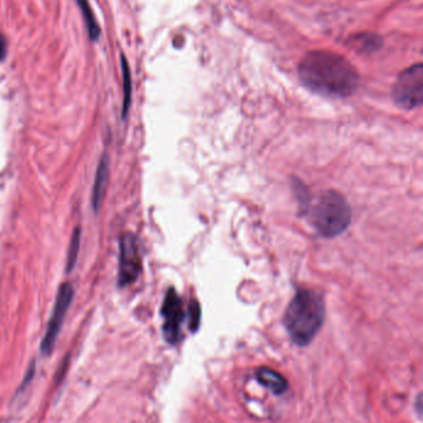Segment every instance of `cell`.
<instances>
[{
    "mask_svg": "<svg viewBox=\"0 0 423 423\" xmlns=\"http://www.w3.org/2000/svg\"><path fill=\"white\" fill-rule=\"evenodd\" d=\"M298 75L308 90L329 98H347L359 85V75L352 63L327 50L308 52L300 62Z\"/></svg>",
    "mask_w": 423,
    "mask_h": 423,
    "instance_id": "1",
    "label": "cell"
},
{
    "mask_svg": "<svg viewBox=\"0 0 423 423\" xmlns=\"http://www.w3.org/2000/svg\"><path fill=\"white\" fill-rule=\"evenodd\" d=\"M255 376L260 385H263L275 395H282L288 387L286 377L270 367H258Z\"/></svg>",
    "mask_w": 423,
    "mask_h": 423,
    "instance_id": "9",
    "label": "cell"
},
{
    "mask_svg": "<svg viewBox=\"0 0 423 423\" xmlns=\"http://www.w3.org/2000/svg\"><path fill=\"white\" fill-rule=\"evenodd\" d=\"M109 179V159L108 156L103 155L99 162L95 179H94L93 193H92V204H93L94 211L98 212L99 208L102 207V203L104 201L105 191L108 187Z\"/></svg>",
    "mask_w": 423,
    "mask_h": 423,
    "instance_id": "8",
    "label": "cell"
},
{
    "mask_svg": "<svg viewBox=\"0 0 423 423\" xmlns=\"http://www.w3.org/2000/svg\"><path fill=\"white\" fill-rule=\"evenodd\" d=\"M80 229L75 228L72 238H70V246H68V254H67V273H70L72 268H75V261L78 258V251H80Z\"/></svg>",
    "mask_w": 423,
    "mask_h": 423,
    "instance_id": "12",
    "label": "cell"
},
{
    "mask_svg": "<svg viewBox=\"0 0 423 423\" xmlns=\"http://www.w3.org/2000/svg\"><path fill=\"white\" fill-rule=\"evenodd\" d=\"M201 325V306L196 300L188 307V327L191 332H197Z\"/></svg>",
    "mask_w": 423,
    "mask_h": 423,
    "instance_id": "13",
    "label": "cell"
},
{
    "mask_svg": "<svg viewBox=\"0 0 423 423\" xmlns=\"http://www.w3.org/2000/svg\"><path fill=\"white\" fill-rule=\"evenodd\" d=\"M122 88H124V100H122V118H125L127 110L130 108V102H132V82L129 65H127L125 57H122Z\"/></svg>",
    "mask_w": 423,
    "mask_h": 423,
    "instance_id": "10",
    "label": "cell"
},
{
    "mask_svg": "<svg viewBox=\"0 0 423 423\" xmlns=\"http://www.w3.org/2000/svg\"><path fill=\"white\" fill-rule=\"evenodd\" d=\"M308 209L310 224L323 238L338 236L352 223V208L343 194L335 191L320 193Z\"/></svg>",
    "mask_w": 423,
    "mask_h": 423,
    "instance_id": "3",
    "label": "cell"
},
{
    "mask_svg": "<svg viewBox=\"0 0 423 423\" xmlns=\"http://www.w3.org/2000/svg\"><path fill=\"white\" fill-rule=\"evenodd\" d=\"M162 317V330L166 342L169 344L179 343L181 339V327L184 320V303L174 288H169L164 296Z\"/></svg>",
    "mask_w": 423,
    "mask_h": 423,
    "instance_id": "7",
    "label": "cell"
},
{
    "mask_svg": "<svg viewBox=\"0 0 423 423\" xmlns=\"http://www.w3.org/2000/svg\"><path fill=\"white\" fill-rule=\"evenodd\" d=\"M414 409H416V414L419 416V419L423 421V392L419 394L414 401Z\"/></svg>",
    "mask_w": 423,
    "mask_h": 423,
    "instance_id": "14",
    "label": "cell"
},
{
    "mask_svg": "<svg viewBox=\"0 0 423 423\" xmlns=\"http://www.w3.org/2000/svg\"><path fill=\"white\" fill-rule=\"evenodd\" d=\"M5 53H6V43H5L4 38L0 36V61L4 58Z\"/></svg>",
    "mask_w": 423,
    "mask_h": 423,
    "instance_id": "15",
    "label": "cell"
},
{
    "mask_svg": "<svg viewBox=\"0 0 423 423\" xmlns=\"http://www.w3.org/2000/svg\"><path fill=\"white\" fill-rule=\"evenodd\" d=\"M77 3L80 5V10H82V14L85 16V25L88 28V33L92 40H97L100 35V28H99L98 23L94 18L93 11L90 9V4L87 0H77Z\"/></svg>",
    "mask_w": 423,
    "mask_h": 423,
    "instance_id": "11",
    "label": "cell"
},
{
    "mask_svg": "<svg viewBox=\"0 0 423 423\" xmlns=\"http://www.w3.org/2000/svg\"><path fill=\"white\" fill-rule=\"evenodd\" d=\"M325 301L312 290H298L287 306L283 325L293 343L306 347L315 339L325 320Z\"/></svg>",
    "mask_w": 423,
    "mask_h": 423,
    "instance_id": "2",
    "label": "cell"
},
{
    "mask_svg": "<svg viewBox=\"0 0 423 423\" xmlns=\"http://www.w3.org/2000/svg\"><path fill=\"white\" fill-rule=\"evenodd\" d=\"M73 295H75L73 287L68 282L62 283L60 288H58L55 307L52 310L51 318H50V322L47 325V330L45 337H43V343H41V350L45 354H50L53 347H55L57 335L60 333V329H61L67 310L70 308Z\"/></svg>",
    "mask_w": 423,
    "mask_h": 423,
    "instance_id": "6",
    "label": "cell"
},
{
    "mask_svg": "<svg viewBox=\"0 0 423 423\" xmlns=\"http://www.w3.org/2000/svg\"><path fill=\"white\" fill-rule=\"evenodd\" d=\"M391 94L400 108L411 110L423 105V63L402 70L392 85Z\"/></svg>",
    "mask_w": 423,
    "mask_h": 423,
    "instance_id": "4",
    "label": "cell"
},
{
    "mask_svg": "<svg viewBox=\"0 0 423 423\" xmlns=\"http://www.w3.org/2000/svg\"><path fill=\"white\" fill-rule=\"evenodd\" d=\"M119 270H118V283L124 287L135 281L141 273V253L139 241L135 235L124 234L119 244Z\"/></svg>",
    "mask_w": 423,
    "mask_h": 423,
    "instance_id": "5",
    "label": "cell"
}]
</instances>
